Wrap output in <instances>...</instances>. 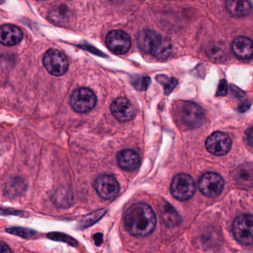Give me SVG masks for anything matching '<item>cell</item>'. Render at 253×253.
Instances as JSON below:
<instances>
[{"label": "cell", "instance_id": "obj_2", "mask_svg": "<svg viewBox=\"0 0 253 253\" xmlns=\"http://www.w3.org/2000/svg\"><path fill=\"white\" fill-rule=\"evenodd\" d=\"M137 41L140 49L159 60H166L172 52L171 42L155 31L144 30L140 32Z\"/></svg>", "mask_w": 253, "mask_h": 253}, {"label": "cell", "instance_id": "obj_16", "mask_svg": "<svg viewBox=\"0 0 253 253\" xmlns=\"http://www.w3.org/2000/svg\"><path fill=\"white\" fill-rule=\"evenodd\" d=\"M225 6L228 12L234 17H246L252 11L250 0H226Z\"/></svg>", "mask_w": 253, "mask_h": 253}, {"label": "cell", "instance_id": "obj_28", "mask_svg": "<svg viewBox=\"0 0 253 253\" xmlns=\"http://www.w3.org/2000/svg\"><path fill=\"white\" fill-rule=\"evenodd\" d=\"M4 2V0H0V3H2V2Z\"/></svg>", "mask_w": 253, "mask_h": 253}, {"label": "cell", "instance_id": "obj_4", "mask_svg": "<svg viewBox=\"0 0 253 253\" xmlns=\"http://www.w3.org/2000/svg\"><path fill=\"white\" fill-rule=\"evenodd\" d=\"M97 97L89 88H80L75 90L70 97L72 109L78 113H87L95 107Z\"/></svg>", "mask_w": 253, "mask_h": 253}, {"label": "cell", "instance_id": "obj_17", "mask_svg": "<svg viewBox=\"0 0 253 253\" xmlns=\"http://www.w3.org/2000/svg\"><path fill=\"white\" fill-rule=\"evenodd\" d=\"M162 218L164 223L169 227H175L181 222L178 213L171 205H164L162 210Z\"/></svg>", "mask_w": 253, "mask_h": 253}, {"label": "cell", "instance_id": "obj_18", "mask_svg": "<svg viewBox=\"0 0 253 253\" xmlns=\"http://www.w3.org/2000/svg\"><path fill=\"white\" fill-rule=\"evenodd\" d=\"M207 54L211 60L221 61L226 57V50L219 44L213 43L207 48Z\"/></svg>", "mask_w": 253, "mask_h": 253}, {"label": "cell", "instance_id": "obj_27", "mask_svg": "<svg viewBox=\"0 0 253 253\" xmlns=\"http://www.w3.org/2000/svg\"><path fill=\"white\" fill-rule=\"evenodd\" d=\"M11 250L4 243H0V253H11Z\"/></svg>", "mask_w": 253, "mask_h": 253}, {"label": "cell", "instance_id": "obj_20", "mask_svg": "<svg viewBox=\"0 0 253 253\" xmlns=\"http://www.w3.org/2000/svg\"><path fill=\"white\" fill-rule=\"evenodd\" d=\"M235 180L241 183H250L253 181V171L250 167V169L241 167V169H237L235 173Z\"/></svg>", "mask_w": 253, "mask_h": 253}, {"label": "cell", "instance_id": "obj_10", "mask_svg": "<svg viewBox=\"0 0 253 253\" xmlns=\"http://www.w3.org/2000/svg\"><path fill=\"white\" fill-rule=\"evenodd\" d=\"M96 192L105 200H113L120 192V185L112 176L103 174L99 176L94 182Z\"/></svg>", "mask_w": 253, "mask_h": 253}, {"label": "cell", "instance_id": "obj_29", "mask_svg": "<svg viewBox=\"0 0 253 253\" xmlns=\"http://www.w3.org/2000/svg\"><path fill=\"white\" fill-rule=\"evenodd\" d=\"M39 1H45V0H39Z\"/></svg>", "mask_w": 253, "mask_h": 253}, {"label": "cell", "instance_id": "obj_15", "mask_svg": "<svg viewBox=\"0 0 253 253\" xmlns=\"http://www.w3.org/2000/svg\"><path fill=\"white\" fill-rule=\"evenodd\" d=\"M234 54L241 60H248L253 56V41L246 37H238L232 44Z\"/></svg>", "mask_w": 253, "mask_h": 253}, {"label": "cell", "instance_id": "obj_24", "mask_svg": "<svg viewBox=\"0 0 253 253\" xmlns=\"http://www.w3.org/2000/svg\"><path fill=\"white\" fill-rule=\"evenodd\" d=\"M53 235H54L53 236L49 235L50 238H52V239L57 240V241H59V240H60V241H65V242L72 244V245L74 244L73 241H72L73 240H72L70 237L67 236V235L58 233H53Z\"/></svg>", "mask_w": 253, "mask_h": 253}, {"label": "cell", "instance_id": "obj_3", "mask_svg": "<svg viewBox=\"0 0 253 253\" xmlns=\"http://www.w3.org/2000/svg\"><path fill=\"white\" fill-rule=\"evenodd\" d=\"M177 121L186 128H196L204 124L206 119L204 109L193 102L183 101L176 109Z\"/></svg>", "mask_w": 253, "mask_h": 253}, {"label": "cell", "instance_id": "obj_12", "mask_svg": "<svg viewBox=\"0 0 253 253\" xmlns=\"http://www.w3.org/2000/svg\"><path fill=\"white\" fill-rule=\"evenodd\" d=\"M111 112L121 122H128L135 116V110L131 102L124 97L114 100L111 105Z\"/></svg>", "mask_w": 253, "mask_h": 253}, {"label": "cell", "instance_id": "obj_22", "mask_svg": "<svg viewBox=\"0 0 253 253\" xmlns=\"http://www.w3.org/2000/svg\"><path fill=\"white\" fill-rule=\"evenodd\" d=\"M132 84L137 89L144 91L147 89L148 86L150 84V79L146 77H138V78H134Z\"/></svg>", "mask_w": 253, "mask_h": 253}, {"label": "cell", "instance_id": "obj_5", "mask_svg": "<svg viewBox=\"0 0 253 253\" xmlns=\"http://www.w3.org/2000/svg\"><path fill=\"white\" fill-rule=\"evenodd\" d=\"M253 217L251 214L238 216L232 225V232L237 241L242 245H253Z\"/></svg>", "mask_w": 253, "mask_h": 253}, {"label": "cell", "instance_id": "obj_25", "mask_svg": "<svg viewBox=\"0 0 253 253\" xmlns=\"http://www.w3.org/2000/svg\"><path fill=\"white\" fill-rule=\"evenodd\" d=\"M228 90V85L226 81H221L219 84L218 88H217V95L223 96L226 94Z\"/></svg>", "mask_w": 253, "mask_h": 253}, {"label": "cell", "instance_id": "obj_23", "mask_svg": "<svg viewBox=\"0 0 253 253\" xmlns=\"http://www.w3.org/2000/svg\"><path fill=\"white\" fill-rule=\"evenodd\" d=\"M10 233L14 234L18 236L23 237V238H28V237L32 236L35 232L30 230V229H23V228H11L8 229Z\"/></svg>", "mask_w": 253, "mask_h": 253}, {"label": "cell", "instance_id": "obj_9", "mask_svg": "<svg viewBox=\"0 0 253 253\" xmlns=\"http://www.w3.org/2000/svg\"><path fill=\"white\" fill-rule=\"evenodd\" d=\"M206 148L208 152L216 156H223L230 151L232 140L225 133L216 131L209 136L206 140Z\"/></svg>", "mask_w": 253, "mask_h": 253}, {"label": "cell", "instance_id": "obj_11", "mask_svg": "<svg viewBox=\"0 0 253 253\" xmlns=\"http://www.w3.org/2000/svg\"><path fill=\"white\" fill-rule=\"evenodd\" d=\"M106 45L116 54H125L131 48V39L128 34L121 30L112 31L106 37Z\"/></svg>", "mask_w": 253, "mask_h": 253}, {"label": "cell", "instance_id": "obj_1", "mask_svg": "<svg viewBox=\"0 0 253 253\" xmlns=\"http://www.w3.org/2000/svg\"><path fill=\"white\" fill-rule=\"evenodd\" d=\"M126 229L134 236L145 237L152 233L156 226V215L147 204H136L124 213Z\"/></svg>", "mask_w": 253, "mask_h": 253}, {"label": "cell", "instance_id": "obj_14", "mask_svg": "<svg viewBox=\"0 0 253 253\" xmlns=\"http://www.w3.org/2000/svg\"><path fill=\"white\" fill-rule=\"evenodd\" d=\"M117 160L118 165L125 171H134L140 166V156L131 149H125L120 152L117 156Z\"/></svg>", "mask_w": 253, "mask_h": 253}, {"label": "cell", "instance_id": "obj_26", "mask_svg": "<svg viewBox=\"0 0 253 253\" xmlns=\"http://www.w3.org/2000/svg\"><path fill=\"white\" fill-rule=\"evenodd\" d=\"M253 128L250 127L248 130L247 131V134H246V137H247V143H248L249 146H253Z\"/></svg>", "mask_w": 253, "mask_h": 253}, {"label": "cell", "instance_id": "obj_6", "mask_svg": "<svg viewBox=\"0 0 253 253\" xmlns=\"http://www.w3.org/2000/svg\"><path fill=\"white\" fill-rule=\"evenodd\" d=\"M170 189L174 198L179 201H187L195 193V181L189 174H177L173 179Z\"/></svg>", "mask_w": 253, "mask_h": 253}, {"label": "cell", "instance_id": "obj_8", "mask_svg": "<svg viewBox=\"0 0 253 253\" xmlns=\"http://www.w3.org/2000/svg\"><path fill=\"white\" fill-rule=\"evenodd\" d=\"M224 187V181L221 176L214 172H207L199 180V189L201 193L208 198L218 196Z\"/></svg>", "mask_w": 253, "mask_h": 253}, {"label": "cell", "instance_id": "obj_19", "mask_svg": "<svg viewBox=\"0 0 253 253\" xmlns=\"http://www.w3.org/2000/svg\"><path fill=\"white\" fill-rule=\"evenodd\" d=\"M69 14L68 8L64 5H60L52 9L49 13V20L55 24H60L66 21Z\"/></svg>", "mask_w": 253, "mask_h": 253}, {"label": "cell", "instance_id": "obj_21", "mask_svg": "<svg viewBox=\"0 0 253 253\" xmlns=\"http://www.w3.org/2000/svg\"><path fill=\"white\" fill-rule=\"evenodd\" d=\"M157 81H159L165 87V92L167 94L171 93L177 84V80L174 79V78H170L169 79V78H167L166 76H163V75L162 76H158L157 78Z\"/></svg>", "mask_w": 253, "mask_h": 253}, {"label": "cell", "instance_id": "obj_7", "mask_svg": "<svg viewBox=\"0 0 253 253\" xmlns=\"http://www.w3.org/2000/svg\"><path fill=\"white\" fill-rule=\"evenodd\" d=\"M43 64L48 73L56 77L62 76L69 69L66 55L57 49H50L43 57Z\"/></svg>", "mask_w": 253, "mask_h": 253}, {"label": "cell", "instance_id": "obj_13", "mask_svg": "<svg viewBox=\"0 0 253 253\" xmlns=\"http://www.w3.org/2000/svg\"><path fill=\"white\" fill-rule=\"evenodd\" d=\"M23 32L17 26L3 25L0 26V43L6 46H14L21 42Z\"/></svg>", "mask_w": 253, "mask_h": 253}]
</instances>
